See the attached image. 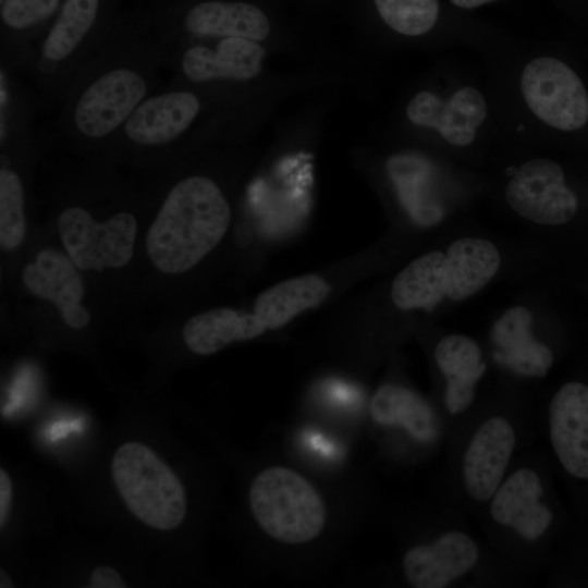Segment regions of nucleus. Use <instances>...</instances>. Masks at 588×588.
Here are the masks:
<instances>
[{
  "label": "nucleus",
  "mask_w": 588,
  "mask_h": 588,
  "mask_svg": "<svg viewBox=\"0 0 588 588\" xmlns=\"http://www.w3.org/2000/svg\"><path fill=\"white\" fill-rule=\"evenodd\" d=\"M111 474L127 509L160 530L177 527L186 514L184 488L157 453L139 442L122 444L113 455Z\"/></svg>",
  "instance_id": "39448f33"
},
{
  "label": "nucleus",
  "mask_w": 588,
  "mask_h": 588,
  "mask_svg": "<svg viewBox=\"0 0 588 588\" xmlns=\"http://www.w3.org/2000/svg\"><path fill=\"white\" fill-rule=\"evenodd\" d=\"M64 0H0V65L22 73Z\"/></svg>",
  "instance_id": "2eb2a0df"
},
{
  "label": "nucleus",
  "mask_w": 588,
  "mask_h": 588,
  "mask_svg": "<svg viewBox=\"0 0 588 588\" xmlns=\"http://www.w3.org/2000/svg\"><path fill=\"white\" fill-rule=\"evenodd\" d=\"M267 330L255 313L216 308L195 315L184 324L183 339L198 355H209L235 341L252 340Z\"/></svg>",
  "instance_id": "412c9836"
},
{
  "label": "nucleus",
  "mask_w": 588,
  "mask_h": 588,
  "mask_svg": "<svg viewBox=\"0 0 588 588\" xmlns=\"http://www.w3.org/2000/svg\"><path fill=\"white\" fill-rule=\"evenodd\" d=\"M370 414L383 426H400L420 442H431L439 434L438 418L413 390L393 383L379 387L371 397Z\"/></svg>",
  "instance_id": "5701e85b"
},
{
  "label": "nucleus",
  "mask_w": 588,
  "mask_h": 588,
  "mask_svg": "<svg viewBox=\"0 0 588 588\" xmlns=\"http://www.w3.org/2000/svg\"><path fill=\"white\" fill-rule=\"evenodd\" d=\"M434 359L446 379V408L456 415L471 404L476 383L486 371L480 347L466 335L450 334L438 342Z\"/></svg>",
  "instance_id": "6ab92c4d"
},
{
  "label": "nucleus",
  "mask_w": 588,
  "mask_h": 588,
  "mask_svg": "<svg viewBox=\"0 0 588 588\" xmlns=\"http://www.w3.org/2000/svg\"><path fill=\"white\" fill-rule=\"evenodd\" d=\"M446 296L445 255L429 252L414 259L394 279L393 303L400 309H433Z\"/></svg>",
  "instance_id": "393cba45"
},
{
  "label": "nucleus",
  "mask_w": 588,
  "mask_h": 588,
  "mask_svg": "<svg viewBox=\"0 0 588 588\" xmlns=\"http://www.w3.org/2000/svg\"><path fill=\"white\" fill-rule=\"evenodd\" d=\"M532 315L524 306H515L494 322L491 330L494 362L523 377H543L553 363L551 350L531 333Z\"/></svg>",
  "instance_id": "f3484780"
},
{
  "label": "nucleus",
  "mask_w": 588,
  "mask_h": 588,
  "mask_svg": "<svg viewBox=\"0 0 588 588\" xmlns=\"http://www.w3.org/2000/svg\"><path fill=\"white\" fill-rule=\"evenodd\" d=\"M12 505V482L8 473L0 469V527H4Z\"/></svg>",
  "instance_id": "c85d7f7f"
},
{
  "label": "nucleus",
  "mask_w": 588,
  "mask_h": 588,
  "mask_svg": "<svg viewBox=\"0 0 588 588\" xmlns=\"http://www.w3.org/2000/svg\"><path fill=\"white\" fill-rule=\"evenodd\" d=\"M167 49L147 13H121L66 87L56 108L52 137L74 150H105L162 84Z\"/></svg>",
  "instance_id": "f257e3e1"
},
{
  "label": "nucleus",
  "mask_w": 588,
  "mask_h": 588,
  "mask_svg": "<svg viewBox=\"0 0 588 588\" xmlns=\"http://www.w3.org/2000/svg\"><path fill=\"white\" fill-rule=\"evenodd\" d=\"M504 197L518 216L544 225L568 222L578 206L576 195L564 185L563 169L549 159L523 163L507 183Z\"/></svg>",
  "instance_id": "9d476101"
},
{
  "label": "nucleus",
  "mask_w": 588,
  "mask_h": 588,
  "mask_svg": "<svg viewBox=\"0 0 588 588\" xmlns=\"http://www.w3.org/2000/svg\"><path fill=\"white\" fill-rule=\"evenodd\" d=\"M329 293L330 285L319 275L292 278L260 293L254 313L267 329H278L299 313L321 304Z\"/></svg>",
  "instance_id": "b1692460"
},
{
  "label": "nucleus",
  "mask_w": 588,
  "mask_h": 588,
  "mask_svg": "<svg viewBox=\"0 0 588 588\" xmlns=\"http://www.w3.org/2000/svg\"><path fill=\"white\" fill-rule=\"evenodd\" d=\"M150 1V0H149Z\"/></svg>",
  "instance_id": "2f4dec72"
},
{
  "label": "nucleus",
  "mask_w": 588,
  "mask_h": 588,
  "mask_svg": "<svg viewBox=\"0 0 588 588\" xmlns=\"http://www.w3.org/2000/svg\"><path fill=\"white\" fill-rule=\"evenodd\" d=\"M121 0H64L21 75L39 111L58 107L70 82L98 49L121 13Z\"/></svg>",
  "instance_id": "7ed1b4c3"
},
{
  "label": "nucleus",
  "mask_w": 588,
  "mask_h": 588,
  "mask_svg": "<svg viewBox=\"0 0 588 588\" xmlns=\"http://www.w3.org/2000/svg\"><path fill=\"white\" fill-rule=\"evenodd\" d=\"M205 109L193 86L162 83L126 120L105 151L123 157H163L189 137Z\"/></svg>",
  "instance_id": "20e7f679"
},
{
  "label": "nucleus",
  "mask_w": 588,
  "mask_h": 588,
  "mask_svg": "<svg viewBox=\"0 0 588 588\" xmlns=\"http://www.w3.org/2000/svg\"><path fill=\"white\" fill-rule=\"evenodd\" d=\"M523 98L529 110L547 125L576 131L588 121V94L578 75L552 57L529 61L520 76Z\"/></svg>",
  "instance_id": "1a4fd4ad"
},
{
  "label": "nucleus",
  "mask_w": 588,
  "mask_h": 588,
  "mask_svg": "<svg viewBox=\"0 0 588 588\" xmlns=\"http://www.w3.org/2000/svg\"><path fill=\"white\" fill-rule=\"evenodd\" d=\"M388 172L400 200L415 223L431 226L440 222L444 209L433 188V167L418 155H397L388 161Z\"/></svg>",
  "instance_id": "4be33fe9"
},
{
  "label": "nucleus",
  "mask_w": 588,
  "mask_h": 588,
  "mask_svg": "<svg viewBox=\"0 0 588 588\" xmlns=\"http://www.w3.org/2000/svg\"><path fill=\"white\" fill-rule=\"evenodd\" d=\"M454 5L462 9H475L495 0H450Z\"/></svg>",
  "instance_id": "c756f323"
},
{
  "label": "nucleus",
  "mask_w": 588,
  "mask_h": 588,
  "mask_svg": "<svg viewBox=\"0 0 588 588\" xmlns=\"http://www.w3.org/2000/svg\"><path fill=\"white\" fill-rule=\"evenodd\" d=\"M57 228L69 257L81 270L119 268L133 256L137 220L128 210L97 222L84 206L70 205L59 213Z\"/></svg>",
  "instance_id": "0eeeda50"
},
{
  "label": "nucleus",
  "mask_w": 588,
  "mask_h": 588,
  "mask_svg": "<svg viewBox=\"0 0 588 588\" xmlns=\"http://www.w3.org/2000/svg\"><path fill=\"white\" fill-rule=\"evenodd\" d=\"M478 556L475 542L454 530L430 544L409 549L403 558V568L407 581L415 588H443L467 573Z\"/></svg>",
  "instance_id": "dca6fc26"
},
{
  "label": "nucleus",
  "mask_w": 588,
  "mask_h": 588,
  "mask_svg": "<svg viewBox=\"0 0 588 588\" xmlns=\"http://www.w3.org/2000/svg\"><path fill=\"white\" fill-rule=\"evenodd\" d=\"M24 285L36 296L51 301L63 321L73 329H83L89 314L79 303L84 283L74 262L63 253L47 248L39 252L35 262L28 264L22 274Z\"/></svg>",
  "instance_id": "4468645a"
},
{
  "label": "nucleus",
  "mask_w": 588,
  "mask_h": 588,
  "mask_svg": "<svg viewBox=\"0 0 588 588\" xmlns=\"http://www.w3.org/2000/svg\"><path fill=\"white\" fill-rule=\"evenodd\" d=\"M542 486L536 471L522 468L511 475L493 494L490 513L501 525L527 540L540 538L552 520V512L540 503Z\"/></svg>",
  "instance_id": "a211bd4d"
},
{
  "label": "nucleus",
  "mask_w": 588,
  "mask_h": 588,
  "mask_svg": "<svg viewBox=\"0 0 588 588\" xmlns=\"http://www.w3.org/2000/svg\"><path fill=\"white\" fill-rule=\"evenodd\" d=\"M0 170V245L13 250L25 236L24 185L21 174L5 158Z\"/></svg>",
  "instance_id": "a878e982"
},
{
  "label": "nucleus",
  "mask_w": 588,
  "mask_h": 588,
  "mask_svg": "<svg viewBox=\"0 0 588 588\" xmlns=\"http://www.w3.org/2000/svg\"><path fill=\"white\" fill-rule=\"evenodd\" d=\"M265 49L246 38H219L215 46L185 42L167 49L170 79L194 87L246 83L258 76Z\"/></svg>",
  "instance_id": "6e6552de"
},
{
  "label": "nucleus",
  "mask_w": 588,
  "mask_h": 588,
  "mask_svg": "<svg viewBox=\"0 0 588 588\" xmlns=\"http://www.w3.org/2000/svg\"><path fill=\"white\" fill-rule=\"evenodd\" d=\"M375 3L382 20L406 36L427 33L439 16L438 0H375Z\"/></svg>",
  "instance_id": "bb28decb"
},
{
  "label": "nucleus",
  "mask_w": 588,
  "mask_h": 588,
  "mask_svg": "<svg viewBox=\"0 0 588 588\" xmlns=\"http://www.w3.org/2000/svg\"><path fill=\"white\" fill-rule=\"evenodd\" d=\"M501 262L497 247L483 238L453 242L445 255L446 296L461 302L481 290L495 275Z\"/></svg>",
  "instance_id": "aec40b11"
},
{
  "label": "nucleus",
  "mask_w": 588,
  "mask_h": 588,
  "mask_svg": "<svg viewBox=\"0 0 588 588\" xmlns=\"http://www.w3.org/2000/svg\"><path fill=\"white\" fill-rule=\"evenodd\" d=\"M0 587L1 588H8V587H14L13 581L10 579L9 575L1 568L0 571Z\"/></svg>",
  "instance_id": "7c9ffc66"
},
{
  "label": "nucleus",
  "mask_w": 588,
  "mask_h": 588,
  "mask_svg": "<svg viewBox=\"0 0 588 588\" xmlns=\"http://www.w3.org/2000/svg\"><path fill=\"white\" fill-rule=\"evenodd\" d=\"M549 430L564 469L588 479V385L574 381L558 390L549 405Z\"/></svg>",
  "instance_id": "f8f14e48"
},
{
  "label": "nucleus",
  "mask_w": 588,
  "mask_h": 588,
  "mask_svg": "<svg viewBox=\"0 0 588 588\" xmlns=\"http://www.w3.org/2000/svg\"><path fill=\"white\" fill-rule=\"evenodd\" d=\"M406 114L413 124L434 128L451 145L464 147L475 140L488 107L478 89L465 86L446 100L428 90L419 91L408 102Z\"/></svg>",
  "instance_id": "9b49d317"
},
{
  "label": "nucleus",
  "mask_w": 588,
  "mask_h": 588,
  "mask_svg": "<svg viewBox=\"0 0 588 588\" xmlns=\"http://www.w3.org/2000/svg\"><path fill=\"white\" fill-rule=\"evenodd\" d=\"M230 221V204L212 179L184 176L168 189L148 229V256L160 271L182 273L218 245Z\"/></svg>",
  "instance_id": "f03ea898"
},
{
  "label": "nucleus",
  "mask_w": 588,
  "mask_h": 588,
  "mask_svg": "<svg viewBox=\"0 0 588 588\" xmlns=\"http://www.w3.org/2000/svg\"><path fill=\"white\" fill-rule=\"evenodd\" d=\"M88 587L91 588H125L126 583L121 575L111 566L101 565L93 569Z\"/></svg>",
  "instance_id": "cd10ccee"
},
{
  "label": "nucleus",
  "mask_w": 588,
  "mask_h": 588,
  "mask_svg": "<svg viewBox=\"0 0 588 588\" xmlns=\"http://www.w3.org/2000/svg\"><path fill=\"white\" fill-rule=\"evenodd\" d=\"M515 446V433L503 417L486 420L474 433L463 458L466 491L487 501L498 490Z\"/></svg>",
  "instance_id": "ddd939ff"
},
{
  "label": "nucleus",
  "mask_w": 588,
  "mask_h": 588,
  "mask_svg": "<svg viewBox=\"0 0 588 588\" xmlns=\"http://www.w3.org/2000/svg\"><path fill=\"white\" fill-rule=\"evenodd\" d=\"M249 504L260 528L284 543L310 541L326 523L324 504L317 490L287 467L262 470L252 483Z\"/></svg>",
  "instance_id": "423d86ee"
}]
</instances>
